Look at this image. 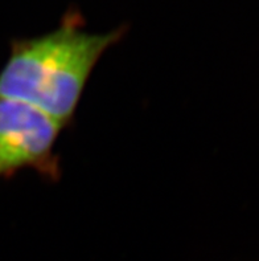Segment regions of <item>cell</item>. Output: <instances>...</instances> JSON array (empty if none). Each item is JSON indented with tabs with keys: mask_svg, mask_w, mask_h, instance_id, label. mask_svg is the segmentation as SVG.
<instances>
[{
	"mask_svg": "<svg viewBox=\"0 0 259 261\" xmlns=\"http://www.w3.org/2000/svg\"><path fill=\"white\" fill-rule=\"evenodd\" d=\"M125 33V27L88 32L82 16L70 10L52 32L11 41V55L0 70V97L30 103L68 129L95 65Z\"/></svg>",
	"mask_w": 259,
	"mask_h": 261,
	"instance_id": "obj_1",
	"label": "cell"
},
{
	"mask_svg": "<svg viewBox=\"0 0 259 261\" xmlns=\"http://www.w3.org/2000/svg\"><path fill=\"white\" fill-rule=\"evenodd\" d=\"M63 130L35 106L0 97V179L32 169L48 182H60L63 169L56 143Z\"/></svg>",
	"mask_w": 259,
	"mask_h": 261,
	"instance_id": "obj_2",
	"label": "cell"
}]
</instances>
